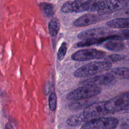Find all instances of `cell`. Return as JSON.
<instances>
[{
	"label": "cell",
	"instance_id": "obj_23",
	"mask_svg": "<svg viewBox=\"0 0 129 129\" xmlns=\"http://www.w3.org/2000/svg\"><path fill=\"white\" fill-rule=\"evenodd\" d=\"M49 107L51 111H55L57 105V98L55 93H52L49 98Z\"/></svg>",
	"mask_w": 129,
	"mask_h": 129
},
{
	"label": "cell",
	"instance_id": "obj_8",
	"mask_svg": "<svg viewBox=\"0 0 129 129\" xmlns=\"http://www.w3.org/2000/svg\"><path fill=\"white\" fill-rule=\"evenodd\" d=\"M108 15H103L100 14H88L83 15L77 19L73 22V25L77 27H82L89 26L99 22L104 19H107Z\"/></svg>",
	"mask_w": 129,
	"mask_h": 129
},
{
	"label": "cell",
	"instance_id": "obj_4",
	"mask_svg": "<svg viewBox=\"0 0 129 129\" xmlns=\"http://www.w3.org/2000/svg\"><path fill=\"white\" fill-rule=\"evenodd\" d=\"M118 124V120L117 118L103 116L87 121L80 129H115Z\"/></svg>",
	"mask_w": 129,
	"mask_h": 129
},
{
	"label": "cell",
	"instance_id": "obj_22",
	"mask_svg": "<svg viewBox=\"0 0 129 129\" xmlns=\"http://www.w3.org/2000/svg\"><path fill=\"white\" fill-rule=\"evenodd\" d=\"M67 43L63 42L59 47L57 53V59L59 60H61L64 58L67 53Z\"/></svg>",
	"mask_w": 129,
	"mask_h": 129
},
{
	"label": "cell",
	"instance_id": "obj_1",
	"mask_svg": "<svg viewBox=\"0 0 129 129\" xmlns=\"http://www.w3.org/2000/svg\"><path fill=\"white\" fill-rule=\"evenodd\" d=\"M112 63L106 61H93L86 63L77 70L73 73L76 78H86L94 76L111 69Z\"/></svg>",
	"mask_w": 129,
	"mask_h": 129
},
{
	"label": "cell",
	"instance_id": "obj_19",
	"mask_svg": "<svg viewBox=\"0 0 129 129\" xmlns=\"http://www.w3.org/2000/svg\"><path fill=\"white\" fill-rule=\"evenodd\" d=\"M112 40L123 41L129 40V29H122L117 31H114Z\"/></svg>",
	"mask_w": 129,
	"mask_h": 129
},
{
	"label": "cell",
	"instance_id": "obj_21",
	"mask_svg": "<svg viewBox=\"0 0 129 129\" xmlns=\"http://www.w3.org/2000/svg\"><path fill=\"white\" fill-rule=\"evenodd\" d=\"M124 58V56L123 55L119 54H112L107 56H105L103 58V60L112 63L120 61Z\"/></svg>",
	"mask_w": 129,
	"mask_h": 129
},
{
	"label": "cell",
	"instance_id": "obj_6",
	"mask_svg": "<svg viewBox=\"0 0 129 129\" xmlns=\"http://www.w3.org/2000/svg\"><path fill=\"white\" fill-rule=\"evenodd\" d=\"M129 5L128 0H105L100 1L99 9L97 13L107 15L118 11Z\"/></svg>",
	"mask_w": 129,
	"mask_h": 129
},
{
	"label": "cell",
	"instance_id": "obj_9",
	"mask_svg": "<svg viewBox=\"0 0 129 129\" xmlns=\"http://www.w3.org/2000/svg\"><path fill=\"white\" fill-rule=\"evenodd\" d=\"M115 77L110 72L102 75H98L88 79L84 80L80 82V84L85 85H91L99 86L100 85H106L112 83L114 80Z\"/></svg>",
	"mask_w": 129,
	"mask_h": 129
},
{
	"label": "cell",
	"instance_id": "obj_16",
	"mask_svg": "<svg viewBox=\"0 0 129 129\" xmlns=\"http://www.w3.org/2000/svg\"><path fill=\"white\" fill-rule=\"evenodd\" d=\"M115 77L123 79H129V68L119 67L110 70L109 71Z\"/></svg>",
	"mask_w": 129,
	"mask_h": 129
},
{
	"label": "cell",
	"instance_id": "obj_26",
	"mask_svg": "<svg viewBox=\"0 0 129 129\" xmlns=\"http://www.w3.org/2000/svg\"><path fill=\"white\" fill-rule=\"evenodd\" d=\"M128 1H129V0H128Z\"/></svg>",
	"mask_w": 129,
	"mask_h": 129
},
{
	"label": "cell",
	"instance_id": "obj_17",
	"mask_svg": "<svg viewBox=\"0 0 129 129\" xmlns=\"http://www.w3.org/2000/svg\"><path fill=\"white\" fill-rule=\"evenodd\" d=\"M86 121L82 115V113L77 115L70 116L66 120L67 123L71 126H78L82 123L85 122Z\"/></svg>",
	"mask_w": 129,
	"mask_h": 129
},
{
	"label": "cell",
	"instance_id": "obj_13",
	"mask_svg": "<svg viewBox=\"0 0 129 129\" xmlns=\"http://www.w3.org/2000/svg\"><path fill=\"white\" fill-rule=\"evenodd\" d=\"M112 38V35H109L105 37H102L99 38H88L84 40H82L80 42L76 44V46L78 47L89 46L95 44H100L105 41L111 40Z\"/></svg>",
	"mask_w": 129,
	"mask_h": 129
},
{
	"label": "cell",
	"instance_id": "obj_15",
	"mask_svg": "<svg viewBox=\"0 0 129 129\" xmlns=\"http://www.w3.org/2000/svg\"><path fill=\"white\" fill-rule=\"evenodd\" d=\"M92 100V99L89 98L73 101L69 104L68 108L71 110H78L83 108L84 109L86 107L92 103H91Z\"/></svg>",
	"mask_w": 129,
	"mask_h": 129
},
{
	"label": "cell",
	"instance_id": "obj_2",
	"mask_svg": "<svg viewBox=\"0 0 129 129\" xmlns=\"http://www.w3.org/2000/svg\"><path fill=\"white\" fill-rule=\"evenodd\" d=\"M105 105L110 114L129 111V91L110 98L105 101Z\"/></svg>",
	"mask_w": 129,
	"mask_h": 129
},
{
	"label": "cell",
	"instance_id": "obj_25",
	"mask_svg": "<svg viewBox=\"0 0 129 129\" xmlns=\"http://www.w3.org/2000/svg\"><path fill=\"white\" fill-rule=\"evenodd\" d=\"M5 129H14L13 126L10 123H7L6 125Z\"/></svg>",
	"mask_w": 129,
	"mask_h": 129
},
{
	"label": "cell",
	"instance_id": "obj_12",
	"mask_svg": "<svg viewBox=\"0 0 129 129\" xmlns=\"http://www.w3.org/2000/svg\"><path fill=\"white\" fill-rule=\"evenodd\" d=\"M107 26L111 29L129 28V18H118L108 21Z\"/></svg>",
	"mask_w": 129,
	"mask_h": 129
},
{
	"label": "cell",
	"instance_id": "obj_14",
	"mask_svg": "<svg viewBox=\"0 0 129 129\" xmlns=\"http://www.w3.org/2000/svg\"><path fill=\"white\" fill-rule=\"evenodd\" d=\"M105 42L103 46L110 51H120L125 47V44L122 41L109 40Z\"/></svg>",
	"mask_w": 129,
	"mask_h": 129
},
{
	"label": "cell",
	"instance_id": "obj_24",
	"mask_svg": "<svg viewBox=\"0 0 129 129\" xmlns=\"http://www.w3.org/2000/svg\"><path fill=\"white\" fill-rule=\"evenodd\" d=\"M119 13H118L117 15H125L126 16H129V8H124L119 11H118Z\"/></svg>",
	"mask_w": 129,
	"mask_h": 129
},
{
	"label": "cell",
	"instance_id": "obj_3",
	"mask_svg": "<svg viewBox=\"0 0 129 129\" xmlns=\"http://www.w3.org/2000/svg\"><path fill=\"white\" fill-rule=\"evenodd\" d=\"M101 91L102 89L99 86L85 85L70 92L66 98L72 101L89 99L100 94Z\"/></svg>",
	"mask_w": 129,
	"mask_h": 129
},
{
	"label": "cell",
	"instance_id": "obj_20",
	"mask_svg": "<svg viewBox=\"0 0 129 129\" xmlns=\"http://www.w3.org/2000/svg\"><path fill=\"white\" fill-rule=\"evenodd\" d=\"M40 7L45 16L50 17L53 15L54 10L52 4L47 3H42L40 4Z\"/></svg>",
	"mask_w": 129,
	"mask_h": 129
},
{
	"label": "cell",
	"instance_id": "obj_10",
	"mask_svg": "<svg viewBox=\"0 0 129 129\" xmlns=\"http://www.w3.org/2000/svg\"><path fill=\"white\" fill-rule=\"evenodd\" d=\"M60 11L64 13H79L87 12V2L83 0L67 1L62 6Z\"/></svg>",
	"mask_w": 129,
	"mask_h": 129
},
{
	"label": "cell",
	"instance_id": "obj_11",
	"mask_svg": "<svg viewBox=\"0 0 129 129\" xmlns=\"http://www.w3.org/2000/svg\"><path fill=\"white\" fill-rule=\"evenodd\" d=\"M113 33V31H111L106 28H95L81 32L78 34L77 37L79 39L84 40L88 38L105 37L112 35Z\"/></svg>",
	"mask_w": 129,
	"mask_h": 129
},
{
	"label": "cell",
	"instance_id": "obj_18",
	"mask_svg": "<svg viewBox=\"0 0 129 129\" xmlns=\"http://www.w3.org/2000/svg\"><path fill=\"white\" fill-rule=\"evenodd\" d=\"M60 27V23L57 18H52L48 23V30L52 37H55Z\"/></svg>",
	"mask_w": 129,
	"mask_h": 129
},
{
	"label": "cell",
	"instance_id": "obj_5",
	"mask_svg": "<svg viewBox=\"0 0 129 129\" xmlns=\"http://www.w3.org/2000/svg\"><path fill=\"white\" fill-rule=\"evenodd\" d=\"M105 104V101H101L92 103L86 107L82 112L86 121L110 114V113L106 108Z\"/></svg>",
	"mask_w": 129,
	"mask_h": 129
},
{
	"label": "cell",
	"instance_id": "obj_7",
	"mask_svg": "<svg viewBox=\"0 0 129 129\" xmlns=\"http://www.w3.org/2000/svg\"><path fill=\"white\" fill-rule=\"evenodd\" d=\"M106 52L94 48L79 50L74 53L72 56V59L74 61H87L94 59H101L106 56Z\"/></svg>",
	"mask_w": 129,
	"mask_h": 129
}]
</instances>
